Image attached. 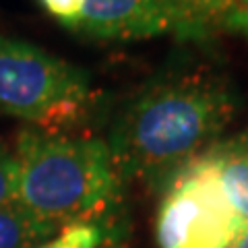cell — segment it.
Returning <instances> with one entry per match:
<instances>
[{
    "instance_id": "cell-7",
    "label": "cell",
    "mask_w": 248,
    "mask_h": 248,
    "mask_svg": "<svg viewBox=\"0 0 248 248\" xmlns=\"http://www.w3.org/2000/svg\"><path fill=\"white\" fill-rule=\"evenodd\" d=\"M203 155L215 166L232 207L248 221V133L215 141Z\"/></svg>"
},
{
    "instance_id": "cell-9",
    "label": "cell",
    "mask_w": 248,
    "mask_h": 248,
    "mask_svg": "<svg viewBox=\"0 0 248 248\" xmlns=\"http://www.w3.org/2000/svg\"><path fill=\"white\" fill-rule=\"evenodd\" d=\"M112 244L106 221H77L60 228L37 248H110Z\"/></svg>"
},
{
    "instance_id": "cell-5",
    "label": "cell",
    "mask_w": 248,
    "mask_h": 248,
    "mask_svg": "<svg viewBox=\"0 0 248 248\" xmlns=\"http://www.w3.org/2000/svg\"><path fill=\"white\" fill-rule=\"evenodd\" d=\"M73 29L93 40H147L170 33V23L155 0H85Z\"/></svg>"
},
{
    "instance_id": "cell-4",
    "label": "cell",
    "mask_w": 248,
    "mask_h": 248,
    "mask_svg": "<svg viewBox=\"0 0 248 248\" xmlns=\"http://www.w3.org/2000/svg\"><path fill=\"white\" fill-rule=\"evenodd\" d=\"M164 188L155 226L159 248H228L244 226L203 153L178 170Z\"/></svg>"
},
{
    "instance_id": "cell-11",
    "label": "cell",
    "mask_w": 248,
    "mask_h": 248,
    "mask_svg": "<svg viewBox=\"0 0 248 248\" xmlns=\"http://www.w3.org/2000/svg\"><path fill=\"white\" fill-rule=\"evenodd\" d=\"M40 2L54 19H58L62 25L73 29L81 19L85 0H40Z\"/></svg>"
},
{
    "instance_id": "cell-8",
    "label": "cell",
    "mask_w": 248,
    "mask_h": 248,
    "mask_svg": "<svg viewBox=\"0 0 248 248\" xmlns=\"http://www.w3.org/2000/svg\"><path fill=\"white\" fill-rule=\"evenodd\" d=\"M58 232L17 201L0 207V248H37Z\"/></svg>"
},
{
    "instance_id": "cell-13",
    "label": "cell",
    "mask_w": 248,
    "mask_h": 248,
    "mask_svg": "<svg viewBox=\"0 0 248 248\" xmlns=\"http://www.w3.org/2000/svg\"><path fill=\"white\" fill-rule=\"evenodd\" d=\"M240 4H244V6H248V0H238Z\"/></svg>"
},
{
    "instance_id": "cell-6",
    "label": "cell",
    "mask_w": 248,
    "mask_h": 248,
    "mask_svg": "<svg viewBox=\"0 0 248 248\" xmlns=\"http://www.w3.org/2000/svg\"><path fill=\"white\" fill-rule=\"evenodd\" d=\"M170 23V33L184 42L217 35L248 40V6L238 0H155Z\"/></svg>"
},
{
    "instance_id": "cell-1",
    "label": "cell",
    "mask_w": 248,
    "mask_h": 248,
    "mask_svg": "<svg viewBox=\"0 0 248 248\" xmlns=\"http://www.w3.org/2000/svg\"><path fill=\"white\" fill-rule=\"evenodd\" d=\"M234 112V93L213 75L184 73L147 85L120 112L108 141L122 180L166 186L217 141Z\"/></svg>"
},
{
    "instance_id": "cell-2",
    "label": "cell",
    "mask_w": 248,
    "mask_h": 248,
    "mask_svg": "<svg viewBox=\"0 0 248 248\" xmlns=\"http://www.w3.org/2000/svg\"><path fill=\"white\" fill-rule=\"evenodd\" d=\"M15 153V201L58 230L77 221H106L122 197L124 180L104 139L23 133Z\"/></svg>"
},
{
    "instance_id": "cell-3",
    "label": "cell",
    "mask_w": 248,
    "mask_h": 248,
    "mask_svg": "<svg viewBox=\"0 0 248 248\" xmlns=\"http://www.w3.org/2000/svg\"><path fill=\"white\" fill-rule=\"evenodd\" d=\"M89 99V75L37 46L0 35V112L56 133Z\"/></svg>"
},
{
    "instance_id": "cell-12",
    "label": "cell",
    "mask_w": 248,
    "mask_h": 248,
    "mask_svg": "<svg viewBox=\"0 0 248 248\" xmlns=\"http://www.w3.org/2000/svg\"><path fill=\"white\" fill-rule=\"evenodd\" d=\"M228 248H248V221H244V226L240 228L236 238L230 242Z\"/></svg>"
},
{
    "instance_id": "cell-14",
    "label": "cell",
    "mask_w": 248,
    "mask_h": 248,
    "mask_svg": "<svg viewBox=\"0 0 248 248\" xmlns=\"http://www.w3.org/2000/svg\"><path fill=\"white\" fill-rule=\"evenodd\" d=\"M110 248H118V246H116V244H112V246H110Z\"/></svg>"
},
{
    "instance_id": "cell-10",
    "label": "cell",
    "mask_w": 248,
    "mask_h": 248,
    "mask_svg": "<svg viewBox=\"0 0 248 248\" xmlns=\"http://www.w3.org/2000/svg\"><path fill=\"white\" fill-rule=\"evenodd\" d=\"M19 182V161L17 153L0 139V207L15 203Z\"/></svg>"
}]
</instances>
